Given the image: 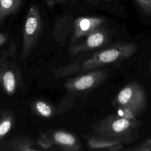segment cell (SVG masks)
<instances>
[{
	"mask_svg": "<svg viewBox=\"0 0 151 151\" xmlns=\"http://www.w3.org/2000/svg\"><path fill=\"white\" fill-rule=\"evenodd\" d=\"M137 46L133 43L117 42L95 52L90 58L58 68L54 73L55 78H62L93 70L104 65L122 61L132 56Z\"/></svg>",
	"mask_w": 151,
	"mask_h": 151,
	"instance_id": "1",
	"label": "cell"
},
{
	"mask_svg": "<svg viewBox=\"0 0 151 151\" xmlns=\"http://www.w3.org/2000/svg\"><path fill=\"white\" fill-rule=\"evenodd\" d=\"M16 53L17 45L14 42H10L0 51V86L9 96L24 86L21 69L17 63Z\"/></svg>",
	"mask_w": 151,
	"mask_h": 151,
	"instance_id": "2",
	"label": "cell"
},
{
	"mask_svg": "<svg viewBox=\"0 0 151 151\" xmlns=\"http://www.w3.org/2000/svg\"><path fill=\"white\" fill-rule=\"evenodd\" d=\"M43 28L42 20L38 8L32 5L27 14L22 31L21 60L28 58L38 43Z\"/></svg>",
	"mask_w": 151,
	"mask_h": 151,
	"instance_id": "3",
	"label": "cell"
},
{
	"mask_svg": "<svg viewBox=\"0 0 151 151\" xmlns=\"http://www.w3.org/2000/svg\"><path fill=\"white\" fill-rule=\"evenodd\" d=\"M116 104L134 112L136 114L146 107V95L143 87L136 82L124 87L115 98Z\"/></svg>",
	"mask_w": 151,
	"mask_h": 151,
	"instance_id": "4",
	"label": "cell"
},
{
	"mask_svg": "<svg viewBox=\"0 0 151 151\" xmlns=\"http://www.w3.org/2000/svg\"><path fill=\"white\" fill-rule=\"evenodd\" d=\"M136 122L120 116H111L103 120L97 127V132L103 136H122L134 129Z\"/></svg>",
	"mask_w": 151,
	"mask_h": 151,
	"instance_id": "5",
	"label": "cell"
},
{
	"mask_svg": "<svg viewBox=\"0 0 151 151\" xmlns=\"http://www.w3.org/2000/svg\"><path fill=\"white\" fill-rule=\"evenodd\" d=\"M37 142L44 149H48L54 145L60 146L61 149L65 150L79 149L76 137L70 133L61 130L43 133Z\"/></svg>",
	"mask_w": 151,
	"mask_h": 151,
	"instance_id": "6",
	"label": "cell"
},
{
	"mask_svg": "<svg viewBox=\"0 0 151 151\" xmlns=\"http://www.w3.org/2000/svg\"><path fill=\"white\" fill-rule=\"evenodd\" d=\"M107 76L108 74L104 70L90 71L68 80L64 84V87L67 90L71 91L88 90L100 84Z\"/></svg>",
	"mask_w": 151,
	"mask_h": 151,
	"instance_id": "7",
	"label": "cell"
},
{
	"mask_svg": "<svg viewBox=\"0 0 151 151\" xmlns=\"http://www.w3.org/2000/svg\"><path fill=\"white\" fill-rule=\"evenodd\" d=\"M108 38L109 35L106 31L98 27L87 35L84 42L70 48L69 53L71 55H75L82 52L99 48L105 44Z\"/></svg>",
	"mask_w": 151,
	"mask_h": 151,
	"instance_id": "8",
	"label": "cell"
},
{
	"mask_svg": "<svg viewBox=\"0 0 151 151\" xmlns=\"http://www.w3.org/2000/svg\"><path fill=\"white\" fill-rule=\"evenodd\" d=\"M105 19L100 17H80L77 18L74 24L73 41H76L84 35L99 27Z\"/></svg>",
	"mask_w": 151,
	"mask_h": 151,
	"instance_id": "9",
	"label": "cell"
},
{
	"mask_svg": "<svg viewBox=\"0 0 151 151\" xmlns=\"http://www.w3.org/2000/svg\"><path fill=\"white\" fill-rule=\"evenodd\" d=\"M8 146L11 150L19 151H36L35 142L28 137L19 136L11 139L8 142Z\"/></svg>",
	"mask_w": 151,
	"mask_h": 151,
	"instance_id": "10",
	"label": "cell"
},
{
	"mask_svg": "<svg viewBox=\"0 0 151 151\" xmlns=\"http://www.w3.org/2000/svg\"><path fill=\"white\" fill-rule=\"evenodd\" d=\"M22 3V0H0V23L7 17L16 13Z\"/></svg>",
	"mask_w": 151,
	"mask_h": 151,
	"instance_id": "11",
	"label": "cell"
},
{
	"mask_svg": "<svg viewBox=\"0 0 151 151\" xmlns=\"http://www.w3.org/2000/svg\"><path fill=\"white\" fill-rule=\"evenodd\" d=\"M32 112L37 116L44 117H51L54 114V109L51 104L45 101L36 100L31 104Z\"/></svg>",
	"mask_w": 151,
	"mask_h": 151,
	"instance_id": "12",
	"label": "cell"
},
{
	"mask_svg": "<svg viewBox=\"0 0 151 151\" xmlns=\"http://www.w3.org/2000/svg\"><path fill=\"white\" fill-rule=\"evenodd\" d=\"M13 123L14 117L11 114H3L0 119V140L10 131Z\"/></svg>",
	"mask_w": 151,
	"mask_h": 151,
	"instance_id": "13",
	"label": "cell"
},
{
	"mask_svg": "<svg viewBox=\"0 0 151 151\" xmlns=\"http://www.w3.org/2000/svg\"><path fill=\"white\" fill-rule=\"evenodd\" d=\"M118 141L98 140L91 139L88 142V146L91 148H103L106 147H115L118 144Z\"/></svg>",
	"mask_w": 151,
	"mask_h": 151,
	"instance_id": "14",
	"label": "cell"
},
{
	"mask_svg": "<svg viewBox=\"0 0 151 151\" xmlns=\"http://www.w3.org/2000/svg\"><path fill=\"white\" fill-rule=\"evenodd\" d=\"M136 1L145 14L151 15V0H136Z\"/></svg>",
	"mask_w": 151,
	"mask_h": 151,
	"instance_id": "15",
	"label": "cell"
},
{
	"mask_svg": "<svg viewBox=\"0 0 151 151\" xmlns=\"http://www.w3.org/2000/svg\"><path fill=\"white\" fill-rule=\"evenodd\" d=\"M120 110H119V113L117 114L119 116L129 119V120H134L136 114L133 111L124 107H120Z\"/></svg>",
	"mask_w": 151,
	"mask_h": 151,
	"instance_id": "16",
	"label": "cell"
},
{
	"mask_svg": "<svg viewBox=\"0 0 151 151\" xmlns=\"http://www.w3.org/2000/svg\"><path fill=\"white\" fill-rule=\"evenodd\" d=\"M65 1L66 0H45V2L47 5L50 8L57 4H64Z\"/></svg>",
	"mask_w": 151,
	"mask_h": 151,
	"instance_id": "17",
	"label": "cell"
},
{
	"mask_svg": "<svg viewBox=\"0 0 151 151\" xmlns=\"http://www.w3.org/2000/svg\"><path fill=\"white\" fill-rule=\"evenodd\" d=\"M104 1H111V0H104Z\"/></svg>",
	"mask_w": 151,
	"mask_h": 151,
	"instance_id": "18",
	"label": "cell"
}]
</instances>
